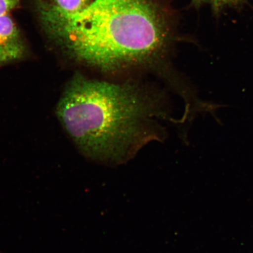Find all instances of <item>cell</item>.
<instances>
[{"mask_svg": "<svg viewBox=\"0 0 253 253\" xmlns=\"http://www.w3.org/2000/svg\"><path fill=\"white\" fill-rule=\"evenodd\" d=\"M39 15L51 39L75 60L104 72L159 62L169 27L153 0H95L68 13L41 2Z\"/></svg>", "mask_w": 253, "mask_h": 253, "instance_id": "1", "label": "cell"}, {"mask_svg": "<svg viewBox=\"0 0 253 253\" xmlns=\"http://www.w3.org/2000/svg\"><path fill=\"white\" fill-rule=\"evenodd\" d=\"M157 99L140 85L77 75L66 86L56 114L85 154L118 160L155 136L154 118L163 113Z\"/></svg>", "mask_w": 253, "mask_h": 253, "instance_id": "2", "label": "cell"}, {"mask_svg": "<svg viewBox=\"0 0 253 253\" xmlns=\"http://www.w3.org/2000/svg\"><path fill=\"white\" fill-rule=\"evenodd\" d=\"M26 54V47L17 25L9 16H0V67L19 61Z\"/></svg>", "mask_w": 253, "mask_h": 253, "instance_id": "3", "label": "cell"}, {"mask_svg": "<svg viewBox=\"0 0 253 253\" xmlns=\"http://www.w3.org/2000/svg\"><path fill=\"white\" fill-rule=\"evenodd\" d=\"M246 0H192V4L198 7L204 4H210L215 14H219L224 8L239 7Z\"/></svg>", "mask_w": 253, "mask_h": 253, "instance_id": "4", "label": "cell"}, {"mask_svg": "<svg viewBox=\"0 0 253 253\" xmlns=\"http://www.w3.org/2000/svg\"><path fill=\"white\" fill-rule=\"evenodd\" d=\"M56 7L61 10L74 13L83 10L90 4V0H53Z\"/></svg>", "mask_w": 253, "mask_h": 253, "instance_id": "5", "label": "cell"}, {"mask_svg": "<svg viewBox=\"0 0 253 253\" xmlns=\"http://www.w3.org/2000/svg\"><path fill=\"white\" fill-rule=\"evenodd\" d=\"M19 4L20 0H0V16L8 14Z\"/></svg>", "mask_w": 253, "mask_h": 253, "instance_id": "6", "label": "cell"}]
</instances>
